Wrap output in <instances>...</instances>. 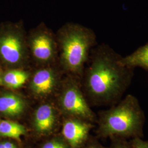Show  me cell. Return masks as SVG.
<instances>
[{"mask_svg": "<svg viewBox=\"0 0 148 148\" xmlns=\"http://www.w3.org/2000/svg\"><path fill=\"white\" fill-rule=\"evenodd\" d=\"M122 57L106 44L92 49L82 76L85 93L92 103L111 106L123 98L135 69L123 65Z\"/></svg>", "mask_w": 148, "mask_h": 148, "instance_id": "cell-1", "label": "cell"}, {"mask_svg": "<svg viewBox=\"0 0 148 148\" xmlns=\"http://www.w3.org/2000/svg\"><path fill=\"white\" fill-rule=\"evenodd\" d=\"M145 115L137 98L129 94L101 112L98 133L103 138L144 137Z\"/></svg>", "mask_w": 148, "mask_h": 148, "instance_id": "cell-2", "label": "cell"}, {"mask_svg": "<svg viewBox=\"0 0 148 148\" xmlns=\"http://www.w3.org/2000/svg\"><path fill=\"white\" fill-rule=\"evenodd\" d=\"M60 65L70 74L82 77L92 49L97 46L95 32L76 23H68L57 34Z\"/></svg>", "mask_w": 148, "mask_h": 148, "instance_id": "cell-3", "label": "cell"}, {"mask_svg": "<svg viewBox=\"0 0 148 148\" xmlns=\"http://www.w3.org/2000/svg\"><path fill=\"white\" fill-rule=\"evenodd\" d=\"M0 57L13 69H26L30 57L24 29L15 27L0 34Z\"/></svg>", "mask_w": 148, "mask_h": 148, "instance_id": "cell-4", "label": "cell"}, {"mask_svg": "<svg viewBox=\"0 0 148 148\" xmlns=\"http://www.w3.org/2000/svg\"><path fill=\"white\" fill-rule=\"evenodd\" d=\"M30 57L38 65H52L58 55L56 35L44 24L34 29L27 36Z\"/></svg>", "mask_w": 148, "mask_h": 148, "instance_id": "cell-5", "label": "cell"}, {"mask_svg": "<svg viewBox=\"0 0 148 148\" xmlns=\"http://www.w3.org/2000/svg\"><path fill=\"white\" fill-rule=\"evenodd\" d=\"M60 104L65 111L81 119L92 121L95 119L85 95L74 81H71L64 90Z\"/></svg>", "mask_w": 148, "mask_h": 148, "instance_id": "cell-6", "label": "cell"}, {"mask_svg": "<svg viewBox=\"0 0 148 148\" xmlns=\"http://www.w3.org/2000/svg\"><path fill=\"white\" fill-rule=\"evenodd\" d=\"M52 65L42 66L32 76L30 88L37 97H46L54 90L58 81V72Z\"/></svg>", "mask_w": 148, "mask_h": 148, "instance_id": "cell-7", "label": "cell"}, {"mask_svg": "<svg viewBox=\"0 0 148 148\" xmlns=\"http://www.w3.org/2000/svg\"><path fill=\"white\" fill-rule=\"evenodd\" d=\"M91 128L92 125L85 120H70L64 123L62 132L72 148H79L87 141Z\"/></svg>", "mask_w": 148, "mask_h": 148, "instance_id": "cell-8", "label": "cell"}, {"mask_svg": "<svg viewBox=\"0 0 148 148\" xmlns=\"http://www.w3.org/2000/svg\"><path fill=\"white\" fill-rule=\"evenodd\" d=\"M25 100L21 95L7 93L0 96V112L6 116H16L26 108Z\"/></svg>", "mask_w": 148, "mask_h": 148, "instance_id": "cell-9", "label": "cell"}, {"mask_svg": "<svg viewBox=\"0 0 148 148\" xmlns=\"http://www.w3.org/2000/svg\"><path fill=\"white\" fill-rule=\"evenodd\" d=\"M53 107L48 104L40 106L35 111L34 126L37 132L45 133L50 131L55 123Z\"/></svg>", "mask_w": 148, "mask_h": 148, "instance_id": "cell-10", "label": "cell"}, {"mask_svg": "<svg viewBox=\"0 0 148 148\" xmlns=\"http://www.w3.org/2000/svg\"><path fill=\"white\" fill-rule=\"evenodd\" d=\"M123 65L136 69L140 68L148 71V42L125 57H122Z\"/></svg>", "mask_w": 148, "mask_h": 148, "instance_id": "cell-11", "label": "cell"}, {"mask_svg": "<svg viewBox=\"0 0 148 148\" xmlns=\"http://www.w3.org/2000/svg\"><path fill=\"white\" fill-rule=\"evenodd\" d=\"M31 77L25 69H11L2 75V84L12 89H16L24 85Z\"/></svg>", "mask_w": 148, "mask_h": 148, "instance_id": "cell-12", "label": "cell"}, {"mask_svg": "<svg viewBox=\"0 0 148 148\" xmlns=\"http://www.w3.org/2000/svg\"><path fill=\"white\" fill-rule=\"evenodd\" d=\"M25 127L19 123L9 120L0 121V136L18 140L26 133Z\"/></svg>", "mask_w": 148, "mask_h": 148, "instance_id": "cell-13", "label": "cell"}, {"mask_svg": "<svg viewBox=\"0 0 148 148\" xmlns=\"http://www.w3.org/2000/svg\"><path fill=\"white\" fill-rule=\"evenodd\" d=\"M111 148H134L131 140L118 137L110 138Z\"/></svg>", "mask_w": 148, "mask_h": 148, "instance_id": "cell-14", "label": "cell"}, {"mask_svg": "<svg viewBox=\"0 0 148 148\" xmlns=\"http://www.w3.org/2000/svg\"><path fill=\"white\" fill-rule=\"evenodd\" d=\"M134 148H148V140H144L142 138H136L131 140Z\"/></svg>", "mask_w": 148, "mask_h": 148, "instance_id": "cell-15", "label": "cell"}, {"mask_svg": "<svg viewBox=\"0 0 148 148\" xmlns=\"http://www.w3.org/2000/svg\"><path fill=\"white\" fill-rule=\"evenodd\" d=\"M42 148H66L63 143L58 140H52L44 144Z\"/></svg>", "mask_w": 148, "mask_h": 148, "instance_id": "cell-16", "label": "cell"}, {"mask_svg": "<svg viewBox=\"0 0 148 148\" xmlns=\"http://www.w3.org/2000/svg\"><path fill=\"white\" fill-rule=\"evenodd\" d=\"M0 148H17L14 143L10 142H5L0 143Z\"/></svg>", "mask_w": 148, "mask_h": 148, "instance_id": "cell-17", "label": "cell"}, {"mask_svg": "<svg viewBox=\"0 0 148 148\" xmlns=\"http://www.w3.org/2000/svg\"><path fill=\"white\" fill-rule=\"evenodd\" d=\"M85 148H104L102 146H101L99 144H98L97 142H90ZM109 148H111V147Z\"/></svg>", "mask_w": 148, "mask_h": 148, "instance_id": "cell-18", "label": "cell"}, {"mask_svg": "<svg viewBox=\"0 0 148 148\" xmlns=\"http://www.w3.org/2000/svg\"><path fill=\"white\" fill-rule=\"evenodd\" d=\"M2 84V71L0 70V85Z\"/></svg>", "mask_w": 148, "mask_h": 148, "instance_id": "cell-19", "label": "cell"}]
</instances>
